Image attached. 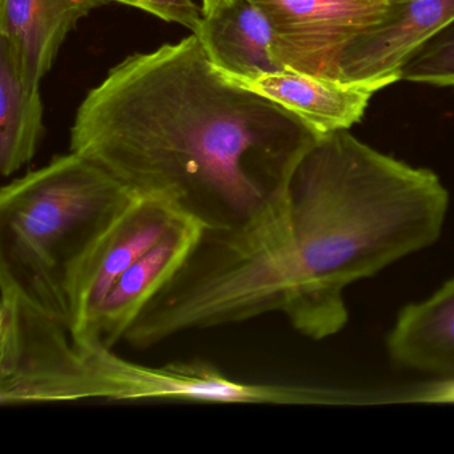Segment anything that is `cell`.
Wrapping results in <instances>:
<instances>
[{
	"label": "cell",
	"mask_w": 454,
	"mask_h": 454,
	"mask_svg": "<svg viewBox=\"0 0 454 454\" xmlns=\"http://www.w3.org/2000/svg\"><path fill=\"white\" fill-rule=\"evenodd\" d=\"M440 177L379 153L348 129L318 137L292 175L286 214L243 232H206L161 289L175 333L280 312L302 336L345 328L344 291L440 239Z\"/></svg>",
	"instance_id": "1"
},
{
	"label": "cell",
	"mask_w": 454,
	"mask_h": 454,
	"mask_svg": "<svg viewBox=\"0 0 454 454\" xmlns=\"http://www.w3.org/2000/svg\"><path fill=\"white\" fill-rule=\"evenodd\" d=\"M320 137L231 81L191 34L111 68L76 111L70 151L206 232H243L286 215L292 175Z\"/></svg>",
	"instance_id": "2"
},
{
	"label": "cell",
	"mask_w": 454,
	"mask_h": 454,
	"mask_svg": "<svg viewBox=\"0 0 454 454\" xmlns=\"http://www.w3.org/2000/svg\"><path fill=\"white\" fill-rule=\"evenodd\" d=\"M135 195L79 153L55 156L0 191V270L68 324L71 267Z\"/></svg>",
	"instance_id": "3"
},
{
	"label": "cell",
	"mask_w": 454,
	"mask_h": 454,
	"mask_svg": "<svg viewBox=\"0 0 454 454\" xmlns=\"http://www.w3.org/2000/svg\"><path fill=\"white\" fill-rule=\"evenodd\" d=\"M300 395L294 387L232 379L201 358L143 365L114 349L75 341L67 368L50 390L49 403L105 400L259 405L294 403L301 400Z\"/></svg>",
	"instance_id": "4"
},
{
	"label": "cell",
	"mask_w": 454,
	"mask_h": 454,
	"mask_svg": "<svg viewBox=\"0 0 454 454\" xmlns=\"http://www.w3.org/2000/svg\"><path fill=\"white\" fill-rule=\"evenodd\" d=\"M187 217L174 204L155 196L137 193L129 200L76 260L66 278L73 337L83 332L90 316L121 273Z\"/></svg>",
	"instance_id": "5"
},
{
	"label": "cell",
	"mask_w": 454,
	"mask_h": 454,
	"mask_svg": "<svg viewBox=\"0 0 454 454\" xmlns=\"http://www.w3.org/2000/svg\"><path fill=\"white\" fill-rule=\"evenodd\" d=\"M270 20L283 70L340 79L348 44L384 12L387 0H254Z\"/></svg>",
	"instance_id": "6"
},
{
	"label": "cell",
	"mask_w": 454,
	"mask_h": 454,
	"mask_svg": "<svg viewBox=\"0 0 454 454\" xmlns=\"http://www.w3.org/2000/svg\"><path fill=\"white\" fill-rule=\"evenodd\" d=\"M203 227L187 217L169 231L147 254L114 283L99 307L90 316L78 344L114 349L124 341L140 313L174 278L203 235Z\"/></svg>",
	"instance_id": "7"
},
{
	"label": "cell",
	"mask_w": 454,
	"mask_h": 454,
	"mask_svg": "<svg viewBox=\"0 0 454 454\" xmlns=\"http://www.w3.org/2000/svg\"><path fill=\"white\" fill-rule=\"evenodd\" d=\"M454 20V0H387L381 17L342 52L340 79L389 87L406 55Z\"/></svg>",
	"instance_id": "8"
},
{
	"label": "cell",
	"mask_w": 454,
	"mask_h": 454,
	"mask_svg": "<svg viewBox=\"0 0 454 454\" xmlns=\"http://www.w3.org/2000/svg\"><path fill=\"white\" fill-rule=\"evenodd\" d=\"M113 0H0V43L28 89H41L68 34Z\"/></svg>",
	"instance_id": "9"
},
{
	"label": "cell",
	"mask_w": 454,
	"mask_h": 454,
	"mask_svg": "<svg viewBox=\"0 0 454 454\" xmlns=\"http://www.w3.org/2000/svg\"><path fill=\"white\" fill-rule=\"evenodd\" d=\"M224 75L283 106L318 135L350 129L363 118L371 98L387 87L381 83L310 75L286 68L254 78Z\"/></svg>",
	"instance_id": "10"
},
{
	"label": "cell",
	"mask_w": 454,
	"mask_h": 454,
	"mask_svg": "<svg viewBox=\"0 0 454 454\" xmlns=\"http://www.w3.org/2000/svg\"><path fill=\"white\" fill-rule=\"evenodd\" d=\"M196 36L212 65L227 75L254 78L283 70L273 55L270 20L254 0H231L207 15Z\"/></svg>",
	"instance_id": "11"
},
{
	"label": "cell",
	"mask_w": 454,
	"mask_h": 454,
	"mask_svg": "<svg viewBox=\"0 0 454 454\" xmlns=\"http://www.w3.org/2000/svg\"><path fill=\"white\" fill-rule=\"evenodd\" d=\"M387 352L401 368L454 374V278L425 301L403 308L387 337Z\"/></svg>",
	"instance_id": "12"
},
{
	"label": "cell",
	"mask_w": 454,
	"mask_h": 454,
	"mask_svg": "<svg viewBox=\"0 0 454 454\" xmlns=\"http://www.w3.org/2000/svg\"><path fill=\"white\" fill-rule=\"evenodd\" d=\"M41 89H28L7 47L0 43V172L27 166L44 134Z\"/></svg>",
	"instance_id": "13"
},
{
	"label": "cell",
	"mask_w": 454,
	"mask_h": 454,
	"mask_svg": "<svg viewBox=\"0 0 454 454\" xmlns=\"http://www.w3.org/2000/svg\"><path fill=\"white\" fill-rule=\"evenodd\" d=\"M395 76L398 81L454 87V20L411 50Z\"/></svg>",
	"instance_id": "14"
},
{
	"label": "cell",
	"mask_w": 454,
	"mask_h": 454,
	"mask_svg": "<svg viewBox=\"0 0 454 454\" xmlns=\"http://www.w3.org/2000/svg\"><path fill=\"white\" fill-rule=\"evenodd\" d=\"M114 4L137 7L164 22L176 23L198 35L203 25V7L196 0H113Z\"/></svg>",
	"instance_id": "15"
},
{
	"label": "cell",
	"mask_w": 454,
	"mask_h": 454,
	"mask_svg": "<svg viewBox=\"0 0 454 454\" xmlns=\"http://www.w3.org/2000/svg\"><path fill=\"white\" fill-rule=\"evenodd\" d=\"M228 0H201V7H203L204 17L214 14L215 12L224 6Z\"/></svg>",
	"instance_id": "16"
},
{
	"label": "cell",
	"mask_w": 454,
	"mask_h": 454,
	"mask_svg": "<svg viewBox=\"0 0 454 454\" xmlns=\"http://www.w3.org/2000/svg\"><path fill=\"white\" fill-rule=\"evenodd\" d=\"M228 2H231V0H228ZM228 2H227V4H228Z\"/></svg>",
	"instance_id": "17"
}]
</instances>
